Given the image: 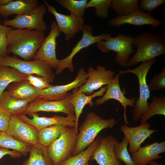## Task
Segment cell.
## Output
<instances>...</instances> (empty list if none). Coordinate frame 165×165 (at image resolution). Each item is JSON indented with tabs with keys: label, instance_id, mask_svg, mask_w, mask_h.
I'll return each instance as SVG.
<instances>
[{
	"label": "cell",
	"instance_id": "cell-40",
	"mask_svg": "<svg viewBox=\"0 0 165 165\" xmlns=\"http://www.w3.org/2000/svg\"><path fill=\"white\" fill-rule=\"evenodd\" d=\"M11 114L0 105V130L7 133L8 127Z\"/></svg>",
	"mask_w": 165,
	"mask_h": 165
},
{
	"label": "cell",
	"instance_id": "cell-31",
	"mask_svg": "<svg viewBox=\"0 0 165 165\" xmlns=\"http://www.w3.org/2000/svg\"><path fill=\"white\" fill-rule=\"evenodd\" d=\"M67 126L56 124L41 129L39 132L38 143L47 146L59 137Z\"/></svg>",
	"mask_w": 165,
	"mask_h": 165
},
{
	"label": "cell",
	"instance_id": "cell-25",
	"mask_svg": "<svg viewBox=\"0 0 165 165\" xmlns=\"http://www.w3.org/2000/svg\"><path fill=\"white\" fill-rule=\"evenodd\" d=\"M30 102L11 95L6 91H4L0 96V105L11 115L17 116L25 115Z\"/></svg>",
	"mask_w": 165,
	"mask_h": 165
},
{
	"label": "cell",
	"instance_id": "cell-7",
	"mask_svg": "<svg viewBox=\"0 0 165 165\" xmlns=\"http://www.w3.org/2000/svg\"><path fill=\"white\" fill-rule=\"evenodd\" d=\"M0 66L13 67L20 72L28 75L35 74L48 78L52 82L55 78L51 67L42 60L34 59L32 61L21 60L15 56H7L2 58Z\"/></svg>",
	"mask_w": 165,
	"mask_h": 165
},
{
	"label": "cell",
	"instance_id": "cell-5",
	"mask_svg": "<svg viewBox=\"0 0 165 165\" xmlns=\"http://www.w3.org/2000/svg\"><path fill=\"white\" fill-rule=\"evenodd\" d=\"M77 134L75 128L67 126L59 137L46 147L54 165H59L72 156L77 144Z\"/></svg>",
	"mask_w": 165,
	"mask_h": 165
},
{
	"label": "cell",
	"instance_id": "cell-1",
	"mask_svg": "<svg viewBox=\"0 0 165 165\" xmlns=\"http://www.w3.org/2000/svg\"><path fill=\"white\" fill-rule=\"evenodd\" d=\"M7 53H12L26 61L34 58L44 40V32L28 29H13L7 34Z\"/></svg>",
	"mask_w": 165,
	"mask_h": 165
},
{
	"label": "cell",
	"instance_id": "cell-44",
	"mask_svg": "<svg viewBox=\"0 0 165 165\" xmlns=\"http://www.w3.org/2000/svg\"><path fill=\"white\" fill-rule=\"evenodd\" d=\"M2 58V57L0 56V61L1 60Z\"/></svg>",
	"mask_w": 165,
	"mask_h": 165
},
{
	"label": "cell",
	"instance_id": "cell-37",
	"mask_svg": "<svg viewBox=\"0 0 165 165\" xmlns=\"http://www.w3.org/2000/svg\"><path fill=\"white\" fill-rule=\"evenodd\" d=\"M27 80L31 85L41 90L47 89L53 86L50 84L51 82L48 78L38 75H28Z\"/></svg>",
	"mask_w": 165,
	"mask_h": 165
},
{
	"label": "cell",
	"instance_id": "cell-15",
	"mask_svg": "<svg viewBox=\"0 0 165 165\" xmlns=\"http://www.w3.org/2000/svg\"><path fill=\"white\" fill-rule=\"evenodd\" d=\"M108 23L110 26L118 27L125 24L138 26L150 25L153 27V31L163 24L162 21L155 19L151 13L144 12L140 8L129 15L117 16L110 19L108 20Z\"/></svg>",
	"mask_w": 165,
	"mask_h": 165
},
{
	"label": "cell",
	"instance_id": "cell-21",
	"mask_svg": "<svg viewBox=\"0 0 165 165\" xmlns=\"http://www.w3.org/2000/svg\"><path fill=\"white\" fill-rule=\"evenodd\" d=\"M165 152V141L156 142L143 147H140L131 157L136 165H146L155 160L162 158L160 153Z\"/></svg>",
	"mask_w": 165,
	"mask_h": 165
},
{
	"label": "cell",
	"instance_id": "cell-27",
	"mask_svg": "<svg viewBox=\"0 0 165 165\" xmlns=\"http://www.w3.org/2000/svg\"><path fill=\"white\" fill-rule=\"evenodd\" d=\"M28 75L13 67L0 66V96L10 83L27 80Z\"/></svg>",
	"mask_w": 165,
	"mask_h": 165
},
{
	"label": "cell",
	"instance_id": "cell-43",
	"mask_svg": "<svg viewBox=\"0 0 165 165\" xmlns=\"http://www.w3.org/2000/svg\"><path fill=\"white\" fill-rule=\"evenodd\" d=\"M147 165H164L159 163L156 161L153 160L149 163L147 164Z\"/></svg>",
	"mask_w": 165,
	"mask_h": 165
},
{
	"label": "cell",
	"instance_id": "cell-2",
	"mask_svg": "<svg viewBox=\"0 0 165 165\" xmlns=\"http://www.w3.org/2000/svg\"><path fill=\"white\" fill-rule=\"evenodd\" d=\"M132 46L137 50L129 59L127 67L136 65L165 54V40L159 33L146 32L137 35L134 38Z\"/></svg>",
	"mask_w": 165,
	"mask_h": 165
},
{
	"label": "cell",
	"instance_id": "cell-23",
	"mask_svg": "<svg viewBox=\"0 0 165 165\" xmlns=\"http://www.w3.org/2000/svg\"><path fill=\"white\" fill-rule=\"evenodd\" d=\"M106 89L107 86L102 87L99 90L90 95H86L83 92H78L77 88L73 89V93L72 95L71 100L74 108L78 128L79 118L85 105L89 104L90 107L93 106L94 103L92 101V99L96 97L103 96Z\"/></svg>",
	"mask_w": 165,
	"mask_h": 165
},
{
	"label": "cell",
	"instance_id": "cell-26",
	"mask_svg": "<svg viewBox=\"0 0 165 165\" xmlns=\"http://www.w3.org/2000/svg\"><path fill=\"white\" fill-rule=\"evenodd\" d=\"M22 165H54L48 155L46 147L39 143L33 145L29 157Z\"/></svg>",
	"mask_w": 165,
	"mask_h": 165
},
{
	"label": "cell",
	"instance_id": "cell-10",
	"mask_svg": "<svg viewBox=\"0 0 165 165\" xmlns=\"http://www.w3.org/2000/svg\"><path fill=\"white\" fill-rule=\"evenodd\" d=\"M48 11L53 15L57 21V26L65 36L66 42L75 37L77 33L81 31L84 25L83 17H77L73 15H66L58 12L54 7L45 0H43Z\"/></svg>",
	"mask_w": 165,
	"mask_h": 165
},
{
	"label": "cell",
	"instance_id": "cell-28",
	"mask_svg": "<svg viewBox=\"0 0 165 165\" xmlns=\"http://www.w3.org/2000/svg\"><path fill=\"white\" fill-rule=\"evenodd\" d=\"M102 137L98 136L85 150L70 157L59 165H89L88 163L94 152L100 145Z\"/></svg>",
	"mask_w": 165,
	"mask_h": 165
},
{
	"label": "cell",
	"instance_id": "cell-17",
	"mask_svg": "<svg viewBox=\"0 0 165 165\" xmlns=\"http://www.w3.org/2000/svg\"><path fill=\"white\" fill-rule=\"evenodd\" d=\"M119 75L116 74L113 79L107 86L105 93L100 98L97 99L95 103L98 106L103 104L105 101L111 99L118 101L124 108V115L123 116L125 124H128L126 114V108L127 106L134 107L137 97H133L130 98H127L124 95V92L121 90L119 84Z\"/></svg>",
	"mask_w": 165,
	"mask_h": 165
},
{
	"label": "cell",
	"instance_id": "cell-35",
	"mask_svg": "<svg viewBox=\"0 0 165 165\" xmlns=\"http://www.w3.org/2000/svg\"><path fill=\"white\" fill-rule=\"evenodd\" d=\"M111 2L112 0H90L87 3L85 9L95 7L96 16L100 18L106 19L108 17Z\"/></svg>",
	"mask_w": 165,
	"mask_h": 165
},
{
	"label": "cell",
	"instance_id": "cell-30",
	"mask_svg": "<svg viewBox=\"0 0 165 165\" xmlns=\"http://www.w3.org/2000/svg\"><path fill=\"white\" fill-rule=\"evenodd\" d=\"M156 115L165 116V95L153 96L151 102L148 103V108L140 117L141 124L147 122L152 116Z\"/></svg>",
	"mask_w": 165,
	"mask_h": 165
},
{
	"label": "cell",
	"instance_id": "cell-39",
	"mask_svg": "<svg viewBox=\"0 0 165 165\" xmlns=\"http://www.w3.org/2000/svg\"><path fill=\"white\" fill-rule=\"evenodd\" d=\"M165 2V0H141L139 1V8L144 11L151 13L161 5Z\"/></svg>",
	"mask_w": 165,
	"mask_h": 165
},
{
	"label": "cell",
	"instance_id": "cell-3",
	"mask_svg": "<svg viewBox=\"0 0 165 165\" xmlns=\"http://www.w3.org/2000/svg\"><path fill=\"white\" fill-rule=\"evenodd\" d=\"M116 123L113 118L105 119L94 112L87 113L83 123L78 129L77 144L72 156L84 150L101 130L112 127Z\"/></svg>",
	"mask_w": 165,
	"mask_h": 165
},
{
	"label": "cell",
	"instance_id": "cell-42",
	"mask_svg": "<svg viewBox=\"0 0 165 165\" xmlns=\"http://www.w3.org/2000/svg\"><path fill=\"white\" fill-rule=\"evenodd\" d=\"M13 0H0V6H4Z\"/></svg>",
	"mask_w": 165,
	"mask_h": 165
},
{
	"label": "cell",
	"instance_id": "cell-32",
	"mask_svg": "<svg viewBox=\"0 0 165 165\" xmlns=\"http://www.w3.org/2000/svg\"><path fill=\"white\" fill-rule=\"evenodd\" d=\"M138 0H112L110 8L118 16L131 14L139 8Z\"/></svg>",
	"mask_w": 165,
	"mask_h": 165
},
{
	"label": "cell",
	"instance_id": "cell-11",
	"mask_svg": "<svg viewBox=\"0 0 165 165\" xmlns=\"http://www.w3.org/2000/svg\"><path fill=\"white\" fill-rule=\"evenodd\" d=\"M115 74L114 71L107 70L105 67L100 65H98L96 69L90 67L87 72L86 82L79 88H77V90L83 92L87 95H92L94 90L107 85L112 81Z\"/></svg>",
	"mask_w": 165,
	"mask_h": 165
},
{
	"label": "cell",
	"instance_id": "cell-22",
	"mask_svg": "<svg viewBox=\"0 0 165 165\" xmlns=\"http://www.w3.org/2000/svg\"><path fill=\"white\" fill-rule=\"evenodd\" d=\"M42 90L33 86L26 80L9 85L7 91L14 97L31 103L38 99Z\"/></svg>",
	"mask_w": 165,
	"mask_h": 165
},
{
	"label": "cell",
	"instance_id": "cell-29",
	"mask_svg": "<svg viewBox=\"0 0 165 165\" xmlns=\"http://www.w3.org/2000/svg\"><path fill=\"white\" fill-rule=\"evenodd\" d=\"M33 145L20 142L6 132L0 130L1 148L12 149L20 152L24 156H26L30 152Z\"/></svg>",
	"mask_w": 165,
	"mask_h": 165
},
{
	"label": "cell",
	"instance_id": "cell-18",
	"mask_svg": "<svg viewBox=\"0 0 165 165\" xmlns=\"http://www.w3.org/2000/svg\"><path fill=\"white\" fill-rule=\"evenodd\" d=\"M32 117L30 119L25 115L18 116L21 119L31 125L39 131L41 129L52 125L62 124L75 128L78 134L76 118L74 114L68 115L66 117L58 116H54L50 117H39L37 112L29 113Z\"/></svg>",
	"mask_w": 165,
	"mask_h": 165
},
{
	"label": "cell",
	"instance_id": "cell-14",
	"mask_svg": "<svg viewBox=\"0 0 165 165\" xmlns=\"http://www.w3.org/2000/svg\"><path fill=\"white\" fill-rule=\"evenodd\" d=\"M72 93H68L65 98L57 100L38 99L30 103L27 113L43 111L61 112L67 116L74 113V106L71 101Z\"/></svg>",
	"mask_w": 165,
	"mask_h": 165
},
{
	"label": "cell",
	"instance_id": "cell-8",
	"mask_svg": "<svg viewBox=\"0 0 165 165\" xmlns=\"http://www.w3.org/2000/svg\"><path fill=\"white\" fill-rule=\"evenodd\" d=\"M46 12V6L41 4L28 12L16 15L13 19H4L2 25L16 29H28L45 32L47 27L43 17Z\"/></svg>",
	"mask_w": 165,
	"mask_h": 165
},
{
	"label": "cell",
	"instance_id": "cell-36",
	"mask_svg": "<svg viewBox=\"0 0 165 165\" xmlns=\"http://www.w3.org/2000/svg\"><path fill=\"white\" fill-rule=\"evenodd\" d=\"M150 91H159L165 88V67L161 71L155 75L148 85Z\"/></svg>",
	"mask_w": 165,
	"mask_h": 165
},
{
	"label": "cell",
	"instance_id": "cell-46",
	"mask_svg": "<svg viewBox=\"0 0 165 165\" xmlns=\"http://www.w3.org/2000/svg\"></svg>",
	"mask_w": 165,
	"mask_h": 165
},
{
	"label": "cell",
	"instance_id": "cell-33",
	"mask_svg": "<svg viewBox=\"0 0 165 165\" xmlns=\"http://www.w3.org/2000/svg\"><path fill=\"white\" fill-rule=\"evenodd\" d=\"M87 0H56L55 2L68 9L71 14L77 17H83Z\"/></svg>",
	"mask_w": 165,
	"mask_h": 165
},
{
	"label": "cell",
	"instance_id": "cell-38",
	"mask_svg": "<svg viewBox=\"0 0 165 165\" xmlns=\"http://www.w3.org/2000/svg\"><path fill=\"white\" fill-rule=\"evenodd\" d=\"M13 27L6 26L0 24V56L2 57L7 56V32L14 29Z\"/></svg>",
	"mask_w": 165,
	"mask_h": 165
},
{
	"label": "cell",
	"instance_id": "cell-4",
	"mask_svg": "<svg viewBox=\"0 0 165 165\" xmlns=\"http://www.w3.org/2000/svg\"><path fill=\"white\" fill-rule=\"evenodd\" d=\"M156 61L155 58L142 62L136 68H128L126 71L119 72V75L126 73H132L136 75L139 83V96L134 104L132 113L133 119L135 122L140 119L141 115L148 108V100L150 97V91L146 81L148 72Z\"/></svg>",
	"mask_w": 165,
	"mask_h": 165
},
{
	"label": "cell",
	"instance_id": "cell-45",
	"mask_svg": "<svg viewBox=\"0 0 165 165\" xmlns=\"http://www.w3.org/2000/svg\"><path fill=\"white\" fill-rule=\"evenodd\" d=\"M89 165H91L90 164Z\"/></svg>",
	"mask_w": 165,
	"mask_h": 165
},
{
	"label": "cell",
	"instance_id": "cell-19",
	"mask_svg": "<svg viewBox=\"0 0 165 165\" xmlns=\"http://www.w3.org/2000/svg\"><path fill=\"white\" fill-rule=\"evenodd\" d=\"M150 125L147 122L135 127H129L125 124L120 126V129L128 141L129 151L130 153L137 151L148 138H151V134L159 130L150 129Z\"/></svg>",
	"mask_w": 165,
	"mask_h": 165
},
{
	"label": "cell",
	"instance_id": "cell-47",
	"mask_svg": "<svg viewBox=\"0 0 165 165\" xmlns=\"http://www.w3.org/2000/svg\"></svg>",
	"mask_w": 165,
	"mask_h": 165
},
{
	"label": "cell",
	"instance_id": "cell-13",
	"mask_svg": "<svg viewBox=\"0 0 165 165\" xmlns=\"http://www.w3.org/2000/svg\"><path fill=\"white\" fill-rule=\"evenodd\" d=\"M39 130L18 116L11 115L7 133L21 142L34 145L38 143Z\"/></svg>",
	"mask_w": 165,
	"mask_h": 165
},
{
	"label": "cell",
	"instance_id": "cell-20",
	"mask_svg": "<svg viewBox=\"0 0 165 165\" xmlns=\"http://www.w3.org/2000/svg\"><path fill=\"white\" fill-rule=\"evenodd\" d=\"M116 141L112 135L102 137L100 145L90 160H95L99 165H122V161L116 158L113 152V146Z\"/></svg>",
	"mask_w": 165,
	"mask_h": 165
},
{
	"label": "cell",
	"instance_id": "cell-16",
	"mask_svg": "<svg viewBox=\"0 0 165 165\" xmlns=\"http://www.w3.org/2000/svg\"><path fill=\"white\" fill-rule=\"evenodd\" d=\"M87 72L81 68L75 79L67 84L52 86L42 90L38 99L46 100H57L65 98L70 90L80 87L84 84L87 79Z\"/></svg>",
	"mask_w": 165,
	"mask_h": 165
},
{
	"label": "cell",
	"instance_id": "cell-9",
	"mask_svg": "<svg viewBox=\"0 0 165 165\" xmlns=\"http://www.w3.org/2000/svg\"><path fill=\"white\" fill-rule=\"evenodd\" d=\"M81 31L82 32V37L72 48L71 53L65 58L60 60L56 69V74L61 73L64 69L67 68L69 69L70 72H73L74 70L73 59L77 53L83 48L101 40H106L111 36L110 34L104 33H102L99 35L94 36L92 27L88 25H84Z\"/></svg>",
	"mask_w": 165,
	"mask_h": 165
},
{
	"label": "cell",
	"instance_id": "cell-12",
	"mask_svg": "<svg viewBox=\"0 0 165 165\" xmlns=\"http://www.w3.org/2000/svg\"><path fill=\"white\" fill-rule=\"evenodd\" d=\"M50 28L49 34L45 37L34 59L44 61L51 68L56 69L60 61L56 57V39L61 32L54 21L51 23Z\"/></svg>",
	"mask_w": 165,
	"mask_h": 165
},
{
	"label": "cell",
	"instance_id": "cell-6",
	"mask_svg": "<svg viewBox=\"0 0 165 165\" xmlns=\"http://www.w3.org/2000/svg\"><path fill=\"white\" fill-rule=\"evenodd\" d=\"M134 37L130 35L119 33L115 37H109L106 40L97 43L99 50L103 53H107L110 51L116 53L115 59L119 65L127 67L131 55L135 51L132 46Z\"/></svg>",
	"mask_w": 165,
	"mask_h": 165
},
{
	"label": "cell",
	"instance_id": "cell-34",
	"mask_svg": "<svg viewBox=\"0 0 165 165\" xmlns=\"http://www.w3.org/2000/svg\"><path fill=\"white\" fill-rule=\"evenodd\" d=\"M128 144V141L124 136L121 142L116 141L113 148L115 157L117 160L123 162L125 165H136L128 151L127 147Z\"/></svg>",
	"mask_w": 165,
	"mask_h": 165
},
{
	"label": "cell",
	"instance_id": "cell-24",
	"mask_svg": "<svg viewBox=\"0 0 165 165\" xmlns=\"http://www.w3.org/2000/svg\"><path fill=\"white\" fill-rule=\"evenodd\" d=\"M38 0H13L7 5L0 6V15L7 17L13 14H24L38 6Z\"/></svg>",
	"mask_w": 165,
	"mask_h": 165
},
{
	"label": "cell",
	"instance_id": "cell-41",
	"mask_svg": "<svg viewBox=\"0 0 165 165\" xmlns=\"http://www.w3.org/2000/svg\"><path fill=\"white\" fill-rule=\"evenodd\" d=\"M9 155L11 158H19L23 156L20 152L13 150L0 147V159L6 155Z\"/></svg>",
	"mask_w": 165,
	"mask_h": 165
}]
</instances>
